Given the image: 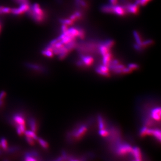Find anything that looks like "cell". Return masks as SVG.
<instances>
[{"label":"cell","instance_id":"cell-1","mask_svg":"<svg viewBox=\"0 0 161 161\" xmlns=\"http://www.w3.org/2000/svg\"><path fill=\"white\" fill-rule=\"evenodd\" d=\"M26 13L30 18L38 24L43 23L47 18L46 12L38 3L32 4Z\"/></svg>","mask_w":161,"mask_h":161},{"label":"cell","instance_id":"cell-2","mask_svg":"<svg viewBox=\"0 0 161 161\" xmlns=\"http://www.w3.org/2000/svg\"><path fill=\"white\" fill-rule=\"evenodd\" d=\"M30 5L28 4H23L20 5L18 8H11V14L14 15H20L27 12L29 9Z\"/></svg>","mask_w":161,"mask_h":161},{"label":"cell","instance_id":"cell-3","mask_svg":"<svg viewBox=\"0 0 161 161\" xmlns=\"http://www.w3.org/2000/svg\"><path fill=\"white\" fill-rule=\"evenodd\" d=\"M25 66L30 69H31L32 70H35L39 72H46L47 71V70L46 68H44L43 66L38 65V64L30 63H26Z\"/></svg>","mask_w":161,"mask_h":161},{"label":"cell","instance_id":"cell-4","mask_svg":"<svg viewBox=\"0 0 161 161\" xmlns=\"http://www.w3.org/2000/svg\"><path fill=\"white\" fill-rule=\"evenodd\" d=\"M13 120L14 123V125L16 126L18 125H25V120L22 114L20 113H18L14 114L13 117Z\"/></svg>","mask_w":161,"mask_h":161},{"label":"cell","instance_id":"cell-5","mask_svg":"<svg viewBox=\"0 0 161 161\" xmlns=\"http://www.w3.org/2000/svg\"><path fill=\"white\" fill-rule=\"evenodd\" d=\"M132 151V149L128 146H123L120 147L118 150V153L120 155H125Z\"/></svg>","mask_w":161,"mask_h":161},{"label":"cell","instance_id":"cell-6","mask_svg":"<svg viewBox=\"0 0 161 161\" xmlns=\"http://www.w3.org/2000/svg\"><path fill=\"white\" fill-rule=\"evenodd\" d=\"M28 124L31 131L36 133L38 130V126L35 119L33 118H30L28 120Z\"/></svg>","mask_w":161,"mask_h":161},{"label":"cell","instance_id":"cell-7","mask_svg":"<svg viewBox=\"0 0 161 161\" xmlns=\"http://www.w3.org/2000/svg\"><path fill=\"white\" fill-rule=\"evenodd\" d=\"M114 13L119 16L124 15L125 14V11L124 7L118 6H113Z\"/></svg>","mask_w":161,"mask_h":161},{"label":"cell","instance_id":"cell-8","mask_svg":"<svg viewBox=\"0 0 161 161\" xmlns=\"http://www.w3.org/2000/svg\"><path fill=\"white\" fill-rule=\"evenodd\" d=\"M160 114H161V110L160 108L154 109L152 111V118L156 121H160Z\"/></svg>","mask_w":161,"mask_h":161},{"label":"cell","instance_id":"cell-9","mask_svg":"<svg viewBox=\"0 0 161 161\" xmlns=\"http://www.w3.org/2000/svg\"><path fill=\"white\" fill-rule=\"evenodd\" d=\"M138 5L136 4H128L126 7L128 11L132 14H136L138 11Z\"/></svg>","mask_w":161,"mask_h":161},{"label":"cell","instance_id":"cell-10","mask_svg":"<svg viewBox=\"0 0 161 161\" xmlns=\"http://www.w3.org/2000/svg\"><path fill=\"white\" fill-rule=\"evenodd\" d=\"M81 58L82 59V61H83L84 64L87 66L90 65L93 62V58L91 56H85L82 55Z\"/></svg>","mask_w":161,"mask_h":161},{"label":"cell","instance_id":"cell-11","mask_svg":"<svg viewBox=\"0 0 161 161\" xmlns=\"http://www.w3.org/2000/svg\"><path fill=\"white\" fill-rule=\"evenodd\" d=\"M97 71L99 73V74H103L104 75H108V68H107V66L103 65H100L99 68L97 69Z\"/></svg>","mask_w":161,"mask_h":161},{"label":"cell","instance_id":"cell-12","mask_svg":"<svg viewBox=\"0 0 161 161\" xmlns=\"http://www.w3.org/2000/svg\"><path fill=\"white\" fill-rule=\"evenodd\" d=\"M102 11L107 13H114L113 5H104L101 8Z\"/></svg>","mask_w":161,"mask_h":161},{"label":"cell","instance_id":"cell-13","mask_svg":"<svg viewBox=\"0 0 161 161\" xmlns=\"http://www.w3.org/2000/svg\"><path fill=\"white\" fill-rule=\"evenodd\" d=\"M111 57V53H107V54L105 55L104 56H103V65L107 66L108 65L110 62Z\"/></svg>","mask_w":161,"mask_h":161},{"label":"cell","instance_id":"cell-14","mask_svg":"<svg viewBox=\"0 0 161 161\" xmlns=\"http://www.w3.org/2000/svg\"><path fill=\"white\" fill-rule=\"evenodd\" d=\"M24 134L25 135V136L32 138L34 140H37L38 138L36 134V133L32 131L31 130V131H25Z\"/></svg>","mask_w":161,"mask_h":161},{"label":"cell","instance_id":"cell-15","mask_svg":"<svg viewBox=\"0 0 161 161\" xmlns=\"http://www.w3.org/2000/svg\"><path fill=\"white\" fill-rule=\"evenodd\" d=\"M11 8L8 7L0 6V14L11 13Z\"/></svg>","mask_w":161,"mask_h":161},{"label":"cell","instance_id":"cell-16","mask_svg":"<svg viewBox=\"0 0 161 161\" xmlns=\"http://www.w3.org/2000/svg\"><path fill=\"white\" fill-rule=\"evenodd\" d=\"M109 49H110L109 48L104 44L100 46V47L99 48V49H100V52L101 55L103 56L107 54V53H109Z\"/></svg>","mask_w":161,"mask_h":161},{"label":"cell","instance_id":"cell-17","mask_svg":"<svg viewBox=\"0 0 161 161\" xmlns=\"http://www.w3.org/2000/svg\"><path fill=\"white\" fill-rule=\"evenodd\" d=\"M38 142H39V144L44 149H47L49 148V145L44 140L42 139L41 138H38L37 139Z\"/></svg>","mask_w":161,"mask_h":161},{"label":"cell","instance_id":"cell-18","mask_svg":"<svg viewBox=\"0 0 161 161\" xmlns=\"http://www.w3.org/2000/svg\"><path fill=\"white\" fill-rule=\"evenodd\" d=\"M68 32L70 35L73 37H75L78 35V31L74 28H71L70 29H68Z\"/></svg>","mask_w":161,"mask_h":161},{"label":"cell","instance_id":"cell-19","mask_svg":"<svg viewBox=\"0 0 161 161\" xmlns=\"http://www.w3.org/2000/svg\"><path fill=\"white\" fill-rule=\"evenodd\" d=\"M42 54L45 56H47L49 58H52L54 56V53L53 51H51L47 50L44 49L42 51Z\"/></svg>","mask_w":161,"mask_h":161},{"label":"cell","instance_id":"cell-20","mask_svg":"<svg viewBox=\"0 0 161 161\" xmlns=\"http://www.w3.org/2000/svg\"><path fill=\"white\" fill-rule=\"evenodd\" d=\"M0 144H1V146H2L3 149L4 150H6V149L8 148V145H7V142L6 139L4 138H2L0 141Z\"/></svg>","mask_w":161,"mask_h":161},{"label":"cell","instance_id":"cell-21","mask_svg":"<svg viewBox=\"0 0 161 161\" xmlns=\"http://www.w3.org/2000/svg\"><path fill=\"white\" fill-rule=\"evenodd\" d=\"M134 34V37L136 39V42L137 43L138 45H139L140 46H142V42L141 40L140 39V36L138 34L137 32L136 31H134L133 32Z\"/></svg>","mask_w":161,"mask_h":161},{"label":"cell","instance_id":"cell-22","mask_svg":"<svg viewBox=\"0 0 161 161\" xmlns=\"http://www.w3.org/2000/svg\"><path fill=\"white\" fill-rule=\"evenodd\" d=\"M60 21L63 24H65L67 25H72L74 21L70 19H60Z\"/></svg>","mask_w":161,"mask_h":161},{"label":"cell","instance_id":"cell-23","mask_svg":"<svg viewBox=\"0 0 161 161\" xmlns=\"http://www.w3.org/2000/svg\"><path fill=\"white\" fill-rule=\"evenodd\" d=\"M25 139L27 143L30 145L34 146L35 145V141L34 140V139H33V138L30 137H28L27 136H25Z\"/></svg>","mask_w":161,"mask_h":161},{"label":"cell","instance_id":"cell-24","mask_svg":"<svg viewBox=\"0 0 161 161\" xmlns=\"http://www.w3.org/2000/svg\"><path fill=\"white\" fill-rule=\"evenodd\" d=\"M18 4L21 5L23 4H30L29 0H14Z\"/></svg>","mask_w":161,"mask_h":161},{"label":"cell","instance_id":"cell-25","mask_svg":"<svg viewBox=\"0 0 161 161\" xmlns=\"http://www.w3.org/2000/svg\"><path fill=\"white\" fill-rule=\"evenodd\" d=\"M114 44V41L110 40H107V41H106L105 43H104V44H103L105 45V46H106L107 47H108L109 49H110L111 47L113 46Z\"/></svg>","mask_w":161,"mask_h":161},{"label":"cell","instance_id":"cell-26","mask_svg":"<svg viewBox=\"0 0 161 161\" xmlns=\"http://www.w3.org/2000/svg\"><path fill=\"white\" fill-rule=\"evenodd\" d=\"M18 150V147H10V148H7V149H6V151L9 153H13L14 152Z\"/></svg>","mask_w":161,"mask_h":161},{"label":"cell","instance_id":"cell-27","mask_svg":"<svg viewBox=\"0 0 161 161\" xmlns=\"http://www.w3.org/2000/svg\"><path fill=\"white\" fill-rule=\"evenodd\" d=\"M78 36L81 38V39H83L85 36V35H84V32L81 29H79L78 30Z\"/></svg>","mask_w":161,"mask_h":161},{"label":"cell","instance_id":"cell-28","mask_svg":"<svg viewBox=\"0 0 161 161\" xmlns=\"http://www.w3.org/2000/svg\"><path fill=\"white\" fill-rule=\"evenodd\" d=\"M153 43V41L151 40H149L147 41H145L143 43H142V46H146L147 45H150V44H151L152 43Z\"/></svg>","mask_w":161,"mask_h":161},{"label":"cell","instance_id":"cell-29","mask_svg":"<svg viewBox=\"0 0 161 161\" xmlns=\"http://www.w3.org/2000/svg\"><path fill=\"white\" fill-rule=\"evenodd\" d=\"M6 94L5 91H2L0 92V100L4 99L6 96Z\"/></svg>","mask_w":161,"mask_h":161},{"label":"cell","instance_id":"cell-30","mask_svg":"<svg viewBox=\"0 0 161 161\" xmlns=\"http://www.w3.org/2000/svg\"><path fill=\"white\" fill-rule=\"evenodd\" d=\"M68 30V25L65 24H63V25L61 27V31L62 32L64 33V32L67 31Z\"/></svg>","mask_w":161,"mask_h":161},{"label":"cell","instance_id":"cell-31","mask_svg":"<svg viewBox=\"0 0 161 161\" xmlns=\"http://www.w3.org/2000/svg\"><path fill=\"white\" fill-rule=\"evenodd\" d=\"M150 0H140V4L142 6H145Z\"/></svg>","mask_w":161,"mask_h":161},{"label":"cell","instance_id":"cell-32","mask_svg":"<svg viewBox=\"0 0 161 161\" xmlns=\"http://www.w3.org/2000/svg\"><path fill=\"white\" fill-rule=\"evenodd\" d=\"M138 67V66L137 65H136V64H130L129 65V68H132V69H134V68H136Z\"/></svg>","mask_w":161,"mask_h":161},{"label":"cell","instance_id":"cell-33","mask_svg":"<svg viewBox=\"0 0 161 161\" xmlns=\"http://www.w3.org/2000/svg\"><path fill=\"white\" fill-rule=\"evenodd\" d=\"M111 4L113 6L116 5L117 2V0H110Z\"/></svg>","mask_w":161,"mask_h":161},{"label":"cell","instance_id":"cell-34","mask_svg":"<svg viewBox=\"0 0 161 161\" xmlns=\"http://www.w3.org/2000/svg\"><path fill=\"white\" fill-rule=\"evenodd\" d=\"M74 14L76 16V17H77L78 18H80L81 17H82V14H81L79 12H75Z\"/></svg>","mask_w":161,"mask_h":161},{"label":"cell","instance_id":"cell-35","mask_svg":"<svg viewBox=\"0 0 161 161\" xmlns=\"http://www.w3.org/2000/svg\"><path fill=\"white\" fill-rule=\"evenodd\" d=\"M1 24H0V32H1Z\"/></svg>","mask_w":161,"mask_h":161}]
</instances>
